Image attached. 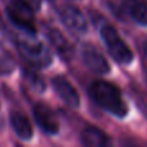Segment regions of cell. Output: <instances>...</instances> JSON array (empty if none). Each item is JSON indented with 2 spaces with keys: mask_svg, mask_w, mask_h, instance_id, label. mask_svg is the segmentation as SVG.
I'll list each match as a JSON object with an SVG mask.
<instances>
[{
  "mask_svg": "<svg viewBox=\"0 0 147 147\" xmlns=\"http://www.w3.org/2000/svg\"><path fill=\"white\" fill-rule=\"evenodd\" d=\"M52 85H53V89L57 93V96L61 98V101L65 105L72 107V109H78L80 106V96H79L78 90L65 76H54L52 79Z\"/></svg>",
  "mask_w": 147,
  "mask_h": 147,
  "instance_id": "8",
  "label": "cell"
},
{
  "mask_svg": "<svg viewBox=\"0 0 147 147\" xmlns=\"http://www.w3.org/2000/svg\"><path fill=\"white\" fill-rule=\"evenodd\" d=\"M146 79H147V75H146Z\"/></svg>",
  "mask_w": 147,
  "mask_h": 147,
  "instance_id": "17",
  "label": "cell"
},
{
  "mask_svg": "<svg viewBox=\"0 0 147 147\" xmlns=\"http://www.w3.org/2000/svg\"><path fill=\"white\" fill-rule=\"evenodd\" d=\"M90 98L106 112L117 119H124L129 112L125 99L116 85L106 80H94L89 85Z\"/></svg>",
  "mask_w": 147,
  "mask_h": 147,
  "instance_id": "1",
  "label": "cell"
},
{
  "mask_svg": "<svg viewBox=\"0 0 147 147\" xmlns=\"http://www.w3.org/2000/svg\"><path fill=\"white\" fill-rule=\"evenodd\" d=\"M16 69V61L7 51L0 49V74L1 75H8L13 72Z\"/></svg>",
  "mask_w": 147,
  "mask_h": 147,
  "instance_id": "14",
  "label": "cell"
},
{
  "mask_svg": "<svg viewBox=\"0 0 147 147\" xmlns=\"http://www.w3.org/2000/svg\"><path fill=\"white\" fill-rule=\"evenodd\" d=\"M8 20L23 34L36 35L35 12L20 0H9L5 7Z\"/></svg>",
  "mask_w": 147,
  "mask_h": 147,
  "instance_id": "4",
  "label": "cell"
},
{
  "mask_svg": "<svg viewBox=\"0 0 147 147\" xmlns=\"http://www.w3.org/2000/svg\"><path fill=\"white\" fill-rule=\"evenodd\" d=\"M51 1H53V0H51Z\"/></svg>",
  "mask_w": 147,
  "mask_h": 147,
  "instance_id": "18",
  "label": "cell"
},
{
  "mask_svg": "<svg viewBox=\"0 0 147 147\" xmlns=\"http://www.w3.org/2000/svg\"><path fill=\"white\" fill-rule=\"evenodd\" d=\"M22 78L26 83L28 84L30 88H32L35 92H39V93H43L45 90V83L41 79V76H39L36 74L35 69L30 66H26L22 69Z\"/></svg>",
  "mask_w": 147,
  "mask_h": 147,
  "instance_id": "13",
  "label": "cell"
},
{
  "mask_svg": "<svg viewBox=\"0 0 147 147\" xmlns=\"http://www.w3.org/2000/svg\"><path fill=\"white\" fill-rule=\"evenodd\" d=\"M16 48L25 63L35 70L49 67L53 62V56L49 48L40 40H38L36 35L26 34L23 38H17Z\"/></svg>",
  "mask_w": 147,
  "mask_h": 147,
  "instance_id": "2",
  "label": "cell"
},
{
  "mask_svg": "<svg viewBox=\"0 0 147 147\" xmlns=\"http://www.w3.org/2000/svg\"><path fill=\"white\" fill-rule=\"evenodd\" d=\"M9 123L13 132L20 140L31 141L34 137V128L30 119L21 111H12L9 115Z\"/></svg>",
  "mask_w": 147,
  "mask_h": 147,
  "instance_id": "10",
  "label": "cell"
},
{
  "mask_svg": "<svg viewBox=\"0 0 147 147\" xmlns=\"http://www.w3.org/2000/svg\"><path fill=\"white\" fill-rule=\"evenodd\" d=\"M20 1H22L27 7H30L34 12H36L41 8V0H20Z\"/></svg>",
  "mask_w": 147,
  "mask_h": 147,
  "instance_id": "15",
  "label": "cell"
},
{
  "mask_svg": "<svg viewBox=\"0 0 147 147\" xmlns=\"http://www.w3.org/2000/svg\"><path fill=\"white\" fill-rule=\"evenodd\" d=\"M80 140L84 146L89 147H106L111 145V140L109 136L103 130H101L97 127H93V125L86 127L81 132Z\"/></svg>",
  "mask_w": 147,
  "mask_h": 147,
  "instance_id": "11",
  "label": "cell"
},
{
  "mask_svg": "<svg viewBox=\"0 0 147 147\" xmlns=\"http://www.w3.org/2000/svg\"><path fill=\"white\" fill-rule=\"evenodd\" d=\"M99 34L105 43V47L109 51L110 56L112 57L115 62L123 66H128L133 62L134 54L132 49L127 45L123 38L119 35L117 30L110 23H101L99 25Z\"/></svg>",
  "mask_w": 147,
  "mask_h": 147,
  "instance_id": "3",
  "label": "cell"
},
{
  "mask_svg": "<svg viewBox=\"0 0 147 147\" xmlns=\"http://www.w3.org/2000/svg\"><path fill=\"white\" fill-rule=\"evenodd\" d=\"M145 54H146V56H147V41H146V43H145Z\"/></svg>",
  "mask_w": 147,
  "mask_h": 147,
  "instance_id": "16",
  "label": "cell"
},
{
  "mask_svg": "<svg viewBox=\"0 0 147 147\" xmlns=\"http://www.w3.org/2000/svg\"><path fill=\"white\" fill-rule=\"evenodd\" d=\"M32 116L38 127L48 136H56L59 132V124L56 114L48 105L38 102L32 106Z\"/></svg>",
  "mask_w": 147,
  "mask_h": 147,
  "instance_id": "5",
  "label": "cell"
},
{
  "mask_svg": "<svg viewBox=\"0 0 147 147\" xmlns=\"http://www.w3.org/2000/svg\"><path fill=\"white\" fill-rule=\"evenodd\" d=\"M80 53L84 65L92 72L97 74V75H106L111 71V67H110L106 57L92 44H84L81 47Z\"/></svg>",
  "mask_w": 147,
  "mask_h": 147,
  "instance_id": "6",
  "label": "cell"
},
{
  "mask_svg": "<svg viewBox=\"0 0 147 147\" xmlns=\"http://www.w3.org/2000/svg\"><path fill=\"white\" fill-rule=\"evenodd\" d=\"M58 16L61 22L69 30L76 34H84L88 28V23L78 7L72 4H65L58 9Z\"/></svg>",
  "mask_w": 147,
  "mask_h": 147,
  "instance_id": "7",
  "label": "cell"
},
{
  "mask_svg": "<svg viewBox=\"0 0 147 147\" xmlns=\"http://www.w3.org/2000/svg\"><path fill=\"white\" fill-rule=\"evenodd\" d=\"M123 7L127 14L140 26H147V4L143 0H124Z\"/></svg>",
  "mask_w": 147,
  "mask_h": 147,
  "instance_id": "12",
  "label": "cell"
},
{
  "mask_svg": "<svg viewBox=\"0 0 147 147\" xmlns=\"http://www.w3.org/2000/svg\"><path fill=\"white\" fill-rule=\"evenodd\" d=\"M43 30L45 36L48 38V40L51 41V44L53 45V48L57 51L58 56L61 57L63 61H70L74 57V48L70 44V41L62 35V32H59L57 28L51 27V26H43Z\"/></svg>",
  "mask_w": 147,
  "mask_h": 147,
  "instance_id": "9",
  "label": "cell"
}]
</instances>
